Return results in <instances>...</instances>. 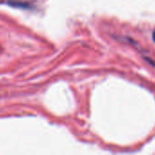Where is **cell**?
<instances>
[{"instance_id": "1", "label": "cell", "mask_w": 155, "mask_h": 155, "mask_svg": "<svg viewBox=\"0 0 155 155\" xmlns=\"http://www.w3.org/2000/svg\"><path fill=\"white\" fill-rule=\"evenodd\" d=\"M152 39H153V41L155 42V29H154L153 32H152Z\"/></svg>"}]
</instances>
